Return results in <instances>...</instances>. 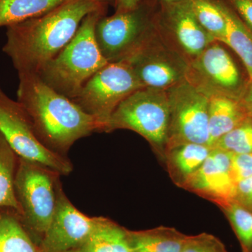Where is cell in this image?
Segmentation results:
<instances>
[{
    "label": "cell",
    "mask_w": 252,
    "mask_h": 252,
    "mask_svg": "<svg viewBox=\"0 0 252 252\" xmlns=\"http://www.w3.org/2000/svg\"><path fill=\"white\" fill-rule=\"evenodd\" d=\"M0 132L18 157L41 164L61 175L72 172L69 159L54 153L41 143L21 104L9 98L1 88Z\"/></svg>",
    "instance_id": "obj_9"
},
{
    "label": "cell",
    "mask_w": 252,
    "mask_h": 252,
    "mask_svg": "<svg viewBox=\"0 0 252 252\" xmlns=\"http://www.w3.org/2000/svg\"><path fill=\"white\" fill-rule=\"evenodd\" d=\"M18 157L0 132V207H11L21 215L14 190Z\"/></svg>",
    "instance_id": "obj_22"
},
{
    "label": "cell",
    "mask_w": 252,
    "mask_h": 252,
    "mask_svg": "<svg viewBox=\"0 0 252 252\" xmlns=\"http://www.w3.org/2000/svg\"><path fill=\"white\" fill-rule=\"evenodd\" d=\"M212 147L205 144L186 143L168 149L165 154L169 174L176 185L180 186L203 165Z\"/></svg>",
    "instance_id": "obj_16"
},
{
    "label": "cell",
    "mask_w": 252,
    "mask_h": 252,
    "mask_svg": "<svg viewBox=\"0 0 252 252\" xmlns=\"http://www.w3.org/2000/svg\"><path fill=\"white\" fill-rule=\"evenodd\" d=\"M242 101L249 117L252 119V79L249 81L248 87L243 97H242Z\"/></svg>",
    "instance_id": "obj_31"
},
{
    "label": "cell",
    "mask_w": 252,
    "mask_h": 252,
    "mask_svg": "<svg viewBox=\"0 0 252 252\" xmlns=\"http://www.w3.org/2000/svg\"><path fill=\"white\" fill-rule=\"evenodd\" d=\"M222 43L215 41L189 62L187 80L207 96L219 94L242 99L249 79Z\"/></svg>",
    "instance_id": "obj_11"
},
{
    "label": "cell",
    "mask_w": 252,
    "mask_h": 252,
    "mask_svg": "<svg viewBox=\"0 0 252 252\" xmlns=\"http://www.w3.org/2000/svg\"><path fill=\"white\" fill-rule=\"evenodd\" d=\"M18 76L17 102L27 114L37 138L50 151L67 157L77 140L99 132L94 118L48 86L37 74Z\"/></svg>",
    "instance_id": "obj_2"
},
{
    "label": "cell",
    "mask_w": 252,
    "mask_h": 252,
    "mask_svg": "<svg viewBox=\"0 0 252 252\" xmlns=\"http://www.w3.org/2000/svg\"><path fill=\"white\" fill-rule=\"evenodd\" d=\"M197 21L215 39L223 44L226 23L215 0H188Z\"/></svg>",
    "instance_id": "obj_23"
},
{
    "label": "cell",
    "mask_w": 252,
    "mask_h": 252,
    "mask_svg": "<svg viewBox=\"0 0 252 252\" xmlns=\"http://www.w3.org/2000/svg\"><path fill=\"white\" fill-rule=\"evenodd\" d=\"M214 147L231 154L252 153V119L247 118L240 125L217 141Z\"/></svg>",
    "instance_id": "obj_25"
},
{
    "label": "cell",
    "mask_w": 252,
    "mask_h": 252,
    "mask_svg": "<svg viewBox=\"0 0 252 252\" xmlns=\"http://www.w3.org/2000/svg\"><path fill=\"white\" fill-rule=\"evenodd\" d=\"M234 200L252 212V176L237 183Z\"/></svg>",
    "instance_id": "obj_28"
},
{
    "label": "cell",
    "mask_w": 252,
    "mask_h": 252,
    "mask_svg": "<svg viewBox=\"0 0 252 252\" xmlns=\"http://www.w3.org/2000/svg\"><path fill=\"white\" fill-rule=\"evenodd\" d=\"M106 12L94 11L86 16L70 42L36 73L45 84L68 98H74L86 83L109 63L94 36L96 24Z\"/></svg>",
    "instance_id": "obj_3"
},
{
    "label": "cell",
    "mask_w": 252,
    "mask_h": 252,
    "mask_svg": "<svg viewBox=\"0 0 252 252\" xmlns=\"http://www.w3.org/2000/svg\"><path fill=\"white\" fill-rule=\"evenodd\" d=\"M143 88L168 90L187 80L189 61L159 31L157 24L150 35L128 59Z\"/></svg>",
    "instance_id": "obj_8"
},
{
    "label": "cell",
    "mask_w": 252,
    "mask_h": 252,
    "mask_svg": "<svg viewBox=\"0 0 252 252\" xmlns=\"http://www.w3.org/2000/svg\"><path fill=\"white\" fill-rule=\"evenodd\" d=\"M61 175L41 164L18 157L14 190L21 221L36 248L54 217Z\"/></svg>",
    "instance_id": "obj_4"
},
{
    "label": "cell",
    "mask_w": 252,
    "mask_h": 252,
    "mask_svg": "<svg viewBox=\"0 0 252 252\" xmlns=\"http://www.w3.org/2000/svg\"><path fill=\"white\" fill-rule=\"evenodd\" d=\"M157 24L164 37L189 62L216 41L197 21L188 0L161 4Z\"/></svg>",
    "instance_id": "obj_13"
},
{
    "label": "cell",
    "mask_w": 252,
    "mask_h": 252,
    "mask_svg": "<svg viewBox=\"0 0 252 252\" xmlns=\"http://www.w3.org/2000/svg\"><path fill=\"white\" fill-rule=\"evenodd\" d=\"M220 208L229 220L243 252H252V212L235 200L220 205Z\"/></svg>",
    "instance_id": "obj_24"
},
{
    "label": "cell",
    "mask_w": 252,
    "mask_h": 252,
    "mask_svg": "<svg viewBox=\"0 0 252 252\" xmlns=\"http://www.w3.org/2000/svg\"><path fill=\"white\" fill-rule=\"evenodd\" d=\"M187 237L172 227L127 230V238L134 252H181Z\"/></svg>",
    "instance_id": "obj_17"
},
{
    "label": "cell",
    "mask_w": 252,
    "mask_h": 252,
    "mask_svg": "<svg viewBox=\"0 0 252 252\" xmlns=\"http://www.w3.org/2000/svg\"><path fill=\"white\" fill-rule=\"evenodd\" d=\"M232 9L252 31V0H226Z\"/></svg>",
    "instance_id": "obj_29"
},
{
    "label": "cell",
    "mask_w": 252,
    "mask_h": 252,
    "mask_svg": "<svg viewBox=\"0 0 252 252\" xmlns=\"http://www.w3.org/2000/svg\"><path fill=\"white\" fill-rule=\"evenodd\" d=\"M167 91L170 121L165 152L182 144L209 146V96L187 80Z\"/></svg>",
    "instance_id": "obj_10"
},
{
    "label": "cell",
    "mask_w": 252,
    "mask_h": 252,
    "mask_svg": "<svg viewBox=\"0 0 252 252\" xmlns=\"http://www.w3.org/2000/svg\"><path fill=\"white\" fill-rule=\"evenodd\" d=\"M209 146L213 148L217 141L243 123L249 117L242 99L223 94L209 96Z\"/></svg>",
    "instance_id": "obj_15"
},
{
    "label": "cell",
    "mask_w": 252,
    "mask_h": 252,
    "mask_svg": "<svg viewBox=\"0 0 252 252\" xmlns=\"http://www.w3.org/2000/svg\"><path fill=\"white\" fill-rule=\"evenodd\" d=\"M231 158L230 152L214 147L203 165L180 187L219 207L234 200L237 184L232 176Z\"/></svg>",
    "instance_id": "obj_14"
},
{
    "label": "cell",
    "mask_w": 252,
    "mask_h": 252,
    "mask_svg": "<svg viewBox=\"0 0 252 252\" xmlns=\"http://www.w3.org/2000/svg\"><path fill=\"white\" fill-rule=\"evenodd\" d=\"M226 23L223 44L235 51L243 62L249 80L252 79V31L239 17L234 10L220 0H215Z\"/></svg>",
    "instance_id": "obj_18"
},
{
    "label": "cell",
    "mask_w": 252,
    "mask_h": 252,
    "mask_svg": "<svg viewBox=\"0 0 252 252\" xmlns=\"http://www.w3.org/2000/svg\"><path fill=\"white\" fill-rule=\"evenodd\" d=\"M66 0H0V27L39 17Z\"/></svg>",
    "instance_id": "obj_21"
},
{
    "label": "cell",
    "mask_w": 252,
    "mask_h": 252,
    "mask_svg": "<svg viewBox=\"0 0 252 252\" xmlns=\"http://www.w3.org/2000/svg\"><path fill=\"white\" fill-rule=\"evenodd\" d=\"M101 1H104V2H105L106 4H113V0H101Z\"/></svg>",
    "instance_id": "obj_34"
},
{
    "label": "cell",
    "mask_w": 252,
    "mask_h": 252,
    "mask_svg": "<svg viewBox=\"0 0 252 252\" xmlns=\"http://www.w3.org/2000/svg\"><path fill=\"white\" fill-rule=\"evenodd\" d=\"M181 252H228L224 244L215 235L202 233L187 235Z\"/></svg>",
    "instance_id": "obj_26"
},
{
    "label": "cell",
    "mask_w": 252,
    "mask_h": 252,
    "mask_svg": "<svg viewBox=\"0 0 252 252\" xmlns=\"http://www.w3.org/2000/svg\"><path fill=\"white\" fill-rule=\"evenodd\" d=\"M170 107L167 90L142 88L119 104L103 132L129 130L143 137L165 157L168 140Z\"/></svg>",
    "instance_id": "obj_5"
},
{
    "label": "cell",
    "mask_w": 252,
    "mask_h": 252,
    "mask_svg": "<svg viewBox=\"0 0 252 252\" xmlns=\"http://www.w3.org/2000/svg\"><path fill=\"white\" fill-rule=\"evenodd\" d=\"M231 173L236 184L252 176V153L232 154Z\"/></svg>",
    "instance_id": "obj_27"
},
{
    "label": "cell",
    "mask_w": 252,
    "mask_h": 252,
    "mask_svg": "<svg viewBox=\"0 0 252 252\" xmlns=\"http://www.w3.org/2000/svg\"><path fill=\"white\" fill-rule=\"evenodd\" d=\"M0 252H37L23 228L19 212L11 207H0Z\"/></svg>",
    "instance_id": "obj_19"
},
{
    "label": "cell",
    "mask_w": 252,
    "mask_h": 252,
    "mask_svg": "<svg viewBox=\"0 0 252 252\" xmlns=\"http://www.w3.org/2000/svg\"><path fill=\"white\" fill-rule=\"evenodd\" d=\"M98 217L86 216L67 198L59 182L54 217L37 252H67L87 241L97 225Z\"/></svg>",
    "instance_id": "obj_12"
},
{
    "label": "cell",
    "mask_w": 252,
    "mask_h": 252,
    "mask_svg": "<svg viewBox=\"0 0 252 252\" xmlns=\"http://www.w3.org/2000/svg\"><path fill=\"white\" fill-rule=\"evenodd\" d=\"M107 6L101 0H66L45 14L7 27L3 51L18 74H36L70 42L86 16Z\"/></svg>",
    "instance_id": "obj_1"
},
{
    "label": "cell",
    "mask_w": 252,
    "mask_h": 252,
    "mask_svg": "<svg viewBox=\"0 0 252 252\" xmlns=\"http://www.w3.org/2000/svg\"><path fill=\"white\" fill-rule=\"evenodd\" d=\"M142 0H113V5L116 11H126L135 9L140 5Z\"/></svg>",
    "instance_id": "obj_30"
},
{
    "label": "cell",
    "mask_w": 252,
    "mask_h": 252,
    "mask_svg": "<svg viewBox=\"0 0 252 252\" xmlns=\"http://www.w3.org/2000/svg\"><path fill=\"white\" fill-rule=\"evenodd\" d=\"M128 63H109L93 76L72 100L98 123L99 132L124 99L142 89Z\"/></svg>",
    "instance_id": "obj_7"
},
{
    "label": "cell",
    "mask_w": 252,
    "mask_h": 252,
    "mask_svg": "<svg viewBox=\"0 0 252 252\" xmlns=\"http://www.w3.org/2000/svg\"><path fill=\"white\" fill-rule=\"evenodd\" d=\"M67 252H94L92 250H89V249L86 248V247L81 246L79 248L73 249L72 250H69Z\"/></svg>",
    "instance_id": "obj_32"
},
{
    "label": "cell",
    "mask_w": 252,
    "mask_h": 252,
    "mask_svg": "<svg viewBox=\"0 0 252 252\" xmlns=\"http://www.w3.org/2000/svg\"><path fill=\"white\" fill-rule=\"evenodd\" d=\"M81 246L94 252H134L127 238V229L103 217H98L94 231Z\"/></svg>",
    "instance_id": "obj_20"
},
{
    "label": "cell",
    "mask_w": 252,
    "mask_h": 252,
    "mask_svg": "<svg viewBox=\"0 0 252 252\" xmlns=\"http://www.w3.org/2000/svg\"><path fill=\"white\" fill-rule=\"evenodd\" d=\"M162 4H172V3L178 2L183 0H160Z\"/></svg>",
    "instance_id": "obj_33"
},
{
    "label": "cell",
    "mask_w": 252,
    "mask_h": 252,
    "mask_svg": "<svg viewBox=\"0 0 252 252\" xmlns=\"http://www.w3.org/2000/svg\"><path fill=\"white\" fill-rule=\"evenodd\" d=\"M156 16L152 4L142 0L135 9L101 18L94 36L105 59L115 63L128 59L154 31Z\"/></svg>",
    "instance_id": "obj_6"
}]
</instances>
